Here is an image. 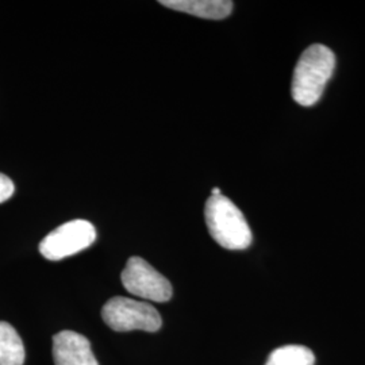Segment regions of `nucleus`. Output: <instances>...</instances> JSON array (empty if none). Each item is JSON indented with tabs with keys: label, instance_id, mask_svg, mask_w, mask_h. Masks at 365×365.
<instances>
[{
	"label": "nucleus",
	"instance_id": "3",
	"mask_svg": "<svg viewBox=\"0 0 365 365\" xmlns=\"http://www.w3.org/2000/svg\"><path fill=\"white\" fill-rule=\"evenodd\" d=\"M102 318L106 325L115 331L144 330L155 333L163 325L161 315L152 304L125 297L108 300L102 309Z\"/></svg>",
	"mask_w": 365,
	"mask_h": 365
},
{
	"label": "nucleus",
	"instance_id": "4",
	"mask_svg": "<svg viewBox=\"0 0 365 365\" xmlns=\"http://www.w3.org/2000/svg\"><path fill=\"white\" fill-rule=\"evenodd\" d=\"M96 240V230L91 222L75 220L66 222L46 235L41 244V255L51 261H58L90 248Z\"/></svg>",
	"mask_w": 365,
	"mask_h": 365
},
{
	"label": "nucleus",
	"instance_id": "6",
	"mask_svg": "<svg viewBox=\"0 0 365 365\" xmlns=\"http://www.w3.org/2000/svg\"><path fill=\"white\" fill-rule=\"evenodd\" d=\"M54 365H99L91 344L84 336L72 330H64L53 337Z\"/></svg>",
	"mask_w": 365,
	"mask_h": 365
},
{
	"label": "nucleus",
	"instance_id": "1",
	"mask_svg": "<svg viewBox=\"0 0 365 365\" xmlns=\"http://www.w3.org/2000/svg\"><path fill=\"white\" fill-rule=\"evenodd\" d=\"M336 56L325 45L309 46L295 66L291 92L294 101L300 106L315 105L325 91L327 81L333 76Z\"/></svg>",
	"mask_w": 365,
	"mask_h": 365
},
{
	"label": "nucleus",
	"instance_id": "10",
	"mask_svg": "<svg viewBox=\"0 0 365 365\" xmlns=\"http://www.w3.org/2000/svg\"><path fill=\"white\" fill-rule=\"evenodd\" d=\"M14 191L15 185L13 180L9 176L0 173V203L9 200L14 195Z\"/></svg>",
	"mask_w": 365,
	"mask_h": 365
},
{
	"label": "nucleus",
	"instance_id": "8",
	"mask_svg": "<svg viewBox=\"0 0 365 365\" xmlns=\"http://www.w3.org/2000/svg\"><path fill=\"white\" fill-rule=\"evenodd\" d=\"M25 357V346L16 330L7 322H0V365H24Z\"/></svg>",
	"mask_w": 365,
	"mask_h": 365
},
{
	"label": "nucleus",
	"instance_id": "2",
	"mask_svg": "<svg viewBox=\"0 0 365 365\" xmlns=\"http://www.w3.org/2000/svg\"><path fill=\"white\" fill-rule=\"evenodd\" d=\"M210 235L222 248L244 250L252 244V230L241 210L226 196H210L205 207Z\"/></svg>",
	"mask_w": 365,
	"mask_h": 365
},
{
	"label": "nucleus",
	"instance_id": "5",
	"mask_svg": "<svg viewBox=\"0 0 365 365\" xmlns=\"http://www.w3.org/2000/svg\"><path fill=\"white\" fill-rule=\"evenodd\" d=\"M120 279L123 287L138 298L158 303L172 298L173 291L170 280L141 257L134 256L128 260Z\"/></svg>",
	"mask_w": 365,
	"mask_h": 365
},
{
	"label": "nucleus",
	"instance_id": "11",
	"mask_svg": "<svg viewBox=\"0 0 365 365\" xmlns=\"http://www.w3.org/2000/svg\"><path fill=\"white\" fill-rule=\"evenodd\" d=\"M218 195H222L221 190H220V188H217V187H215V188H212V190H211V196Z\"/></svg>",
	"mask_w": 365,
	"mask_h": 365
},
{
	"label": "nucleus",
	"instance_id": "7",
	"mask_svg": "<svg viewBox=\"0 0 365 365\" xmlns=\"http://www.w3.org/2000/svg\"><path fill=\"white\" fill-rule=\"evenodd\" d=\"M160 4L170 10L212 21L227 18L235 6L233 1L229 0H161Z\"/></svg>",
	"mask_w": 365,
	"mask_h": 365
},
{
	"label": "nucleus",
	"instance_id": "9",
	"mask_svg": "<svg viewBox=\"0 0 365 365\" xmlns=\"http://www.w3.org/2000/svg\"><path fill=\"white\" fill-rule=\"evenodd\" d=\"M313 351L302 345H286L274 349L265 365H314Z\"/></svg>",
	"mask_w": 365,
	"mask_h": 365
}]
</instances>
